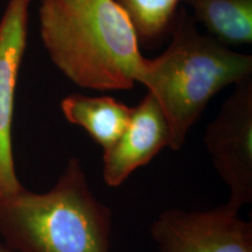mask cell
<instances>
[{
  "label": "cell",
  "instance_id": "1",
  "mask_svg": "<svg viewBox=\"0 0 252 252\" xmlns=\"http://www.w3.org/2000/svg\"><path fill=\"white\" fill-rule=\"evenodd\" d=\"M40 34L49 58L84 89L128 90L145 59L115 0H40Z\"/></svg>",
  "mask_w": 252,
  "mask_h": 252
},
{
  "label": "cell",
  "instance_id": "2",
  "mask_svg": "<svg viewBox=\"0 0 252 252\" xmlns=\"http://www.w3.org/2000/svg\"><path fill=\"white\" fill-rule=\"evenodd\" d=\"M169 35L161 55L145 60L138 83L161 106L171 132L169 149L179 151L213 97L252 76V56L201 33L186 8L178 9Z\"/></svg>",
  "mask_w": 252,
  "mask_h": 252
},
{
  "label": "cell",
  "instance_id": "3",
  "mask_svg": "<svg viewBox=\"0 0 252 252\" xmlns=\"http://www.w3.org/2000/svg\"><path fill=\"white\" fill-rule=\"evenodd\" d=\"M112 213L96 197L78 158L45 193L0 197V241L12 252H112Z\"/></svg>",
  "mask_w": 252,
  "mask_h": 252
},
{
  "label": "cell",
  "instance_id": "4",
  "mask_svg": "<svg viewBox=\"0 0 252 252\" xmlns=\"http://www.w3.org/2000/svg\"><path fill=\"white\" fill-rule=\"evenodd\" d=\"M204 144L229 190L226 204L241 210L252 202V76L235 84L207 126Z\"/></svg>",
  "mask_w": 252,
  "mask_h": 252
},
{
  "label": "cell",
  "instance_id": "5",
  "mask_svg": "<svg viewBox=\"0 0 252 252\" xmlns=\"http://www.w3.org/2000/svg\"><path fill=\"white\" fill-rule=\"evenodd\" d=\"M151 236L160 252H252V223L226 203L197 212L165 210Z\"/></svg>",
  "mask_w": 252,
  "mask_h": 252
},
{
  "label": "cell",
  "instance_id": "6",
  "mask_svg": "<svg viewBox=\"0 0 252 252\" xmlns=\"http://www.w3.org/2000/svg\"><path fill=\"white\" fill-rule=\"evenodd\" d=\"M33 0H9L0 19V197L24 188L15 171L12 128L15 89L27 43Z\"/></svg>",
  "mask_w": 252,
  "mask_h": 252
},
{
  "label": "cell",
  "instance_id": "7",
  "mask_svg": "<svg viewBox=\"0 0 252 252\" xmlns=\"http://www.w3.org/2000/svg\"><path fill=\"white\" fill-rule=\"evenodd\" d=\"M171 132L165 113L150 93L132 108L130 121L121 138L103 152V180L109 187H119L134 171L147 165L165 147Z\"/></svg>",
  "mask_w": 252,
  "mask_h": 252
},
{
  "label": "cell",
  "instance_id": "8",
  "mask_svg": "<svg viewBox=\"0 0 252 252\" xmlns=\"http://www.w3.org/2000/svg\"><path fill=\"white\" fill-rule=\"evenodd\" d=\"M62 113L70 124L83 128L103 152L116 144L130 121L132 108L110 96L71 94L61 100Z\"/></svg>",
  "mask_w": 252,
  "mask_h": 252
},
{
  "label": "cell",
  "instance_id": "9",
  "mask_svg": "<svg viewBox=\"0 0 252 252\" xmlns=\"http://www.w3.org/2000/svg\"><path fill=\"white\" fill-rule=\"evenodd\" d=\"M191 17L226 46L251 45L252 0H181Z\"/></svg>",
  "mask_w": 252,
  "mask_h": 252
},
{
  "label": "cell",
  "instance_id": "10",
  "mask_svg": "<svg viewBox=\"0 0 252 252\" xmlns=\"http://www.w3.org/2000/svg\"><path fill=\"white\" fill-rule=\"evenodd\" d=\"M133 27L139 43L153 45L171 34L181 0H115Z\"/></svg>",
  "mask_w": 252,
  "mask_h": 252
},
{
  "label": "cell",
  "instance_id": "11",
  "mask_svg": "<svg viewBox=\"0 0 252 252\" xmlns=\"http://www.w3.org/2000/svg\"><path fill=\"white\" fill-rule=\"evenodd\" d=\"M0 252H12V251H9L8 249H6L5 247H2V245L0 244Z\"/></svg>",
  "mask_w": 252,
  "mask_h": 252
}]
</instances>
